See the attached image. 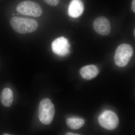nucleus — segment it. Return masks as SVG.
I'll return each mask as SVG.
<instances>
[{"label":"nucleus","mask_w":135,"mask_h":135,"mask_svg":"<svg viewBox=\"0 0 135 135\" xmlns=\"http://www.w3.org/2000/svg\"><path fill=\"white\" fill-rule=\"evenodd\" d=\"M48 5L55 7L59 3L60 0H44Z\"/></svg>","instance_id":"nucleus-12"},{"label":"nucleus","mask_w":135,"mask_h":135,"mask_svg":"<svg viewBox=\"0 0 135 135\" xmlns=\"http://www.w3.org/2000/svg\"><path fill=\"white\" fill-rule=\"evenodd\" d=\"M98 120L102 127L108 130L115 129L119 123V118L116 114L110 110L103 112L99 116Z\"/></svg>","instance_id":"nucleus-5"},{"label":"nucleus","mask_w":135,"mask_h":135,"mask_svg":"<svg viewBox=\"0 0 135 135\" xmlns=\"http://www.w3.org/2000/svg\"><path fill=\"white\" fill-rule=\"evenodd\" d=\"M134 53L133 47L128 44L119 45L115 51L114 60L116 65L120 67L127 65Z\"/></svg>","instance_id":"nucleus-3"},{"label":"nucleus","mask_w":135,"mask_h":135,"mask_svg":"<svg viewBox=\"0 0 135 135\" xmlns=\"http://www.w3.org/2000/svg\"><path fill=\"white\" fill-rule=\"evenodd\" d=\"M135 30L134 31V35H135Z\"/></svg>","instance_id":"nucleus-15"},{"label":"nucleus","mask_w":135,"mask_h":135,"mask_svg":"<svg viewBox=\"0 0 135 135\" xmlns=\"http://www.w3.org/2000/svg\"><path fill=\"white\" fill-rule=\"evenodd\" d=\"M16 10L21 15L34 17H40L42 13L41 6L38 3L30 1L20 2L17 6Z\"/></svg>","instance_id":"nucleus-4"},{"label":"nucleus","mask_w":135,"mask_h":135,"mask_svg":"<svg viewBox=\"0 0 135 135\" xmlns=\"http://www.w3.org/2000/svg\"><path fill=\"white\" fill-rule=\"evenodd\" d=\"M11 26L15 31L20 34L31 33L38 27V22L35 20L17 16L10 20Z\"/></svg>","instance_id":"nucleus-1"},{"label":"nucleus","mask_w":135,"mask_h":135,"mask_svg":"<svg viewBox=\"0 0 135 135\" xmlns=\"http://www.w3.org/2000/svg\"><path fill=\"white\" fill-rule=\"evenodd\" d=\"M93 27L98 33L103 36H106L110 33V24L108 19L105 17H99L95 20Z\"/></svg>","instance_id":"nucleus-7"},{"label":"nucleus","mask_w":135,"mask_h":135,"mask_svg":"<svg viewBox=\"0 0 135 135\" xmlns=\"http://www.w3.org/2000/svg\"><path fill=\"white\" fill-rule=\"evenodd\" d=\"M99 71L95 65H89L82 67L80 70L81 77L86 80H90L95 78L98 75Z\"/></svg>","instance_id":"nucleus-9"},{"label":"nucleus","mask_w":135,"mask_h":135,"mask_svg":"<svg viewBox=\"0 0 135 135\" xmlns=\"http://www.w3.org/2000/svg\"><path fill=\"white\" fill-rule=\"evenodd\" d=\"M70 45L68 40L64 37L55 39L51 44L53 53L61 57H65L70 53Z\"/></svg>","instance_id":"nucleus-6"},{"label":"nucleus","mask_w":135,"mask_h":135,"mask_svg":"<svg viewBox=\"0 0 135 135\" xmlns=\"http://www.w3.org/2000/svg\"><path fill=\"white\" fill-rule=\"evenodd\" d=\"M66 123L70 128L76 130L82 127L85 123V121L81 118H70L66 119Z\"/></svg>","instance_id":"nucleus-11"},{"label":"nucleus","mask_w":135,"mask_h":135,"mask_svg":"<svg viewBox=\"0 0 135 135\" xmlns=\"http://www.w3.org/2000/svg\"><path fill=\"white\" fill-rule=\"evenodd\" d=\"M55 113L54 104L50 99L44 98L40 102L38 107V118L45 125H49L53 121Z\"/></svg>","instance_id":"nucleus-2"},{"label":"nucleus","mask_w":135,"mask_h":135,"mask_svg":"<svg viewBox=\"0 0 135 135\" xmlns=\"http://www.w3.org/2000/svg\"><path fill=\"white\" fill-rule=\"evenodd\" d=\"M0 99L3 106L5 107L11 106L13 101V94L12 90L8 88L3 89L0 96Z\"/></svg>","instance_id":"nucleus-10"},{"label":"nucleus","mask_w":135,"mask_h":135,"mask_svg":"<svg viewBox=\"0 0 135 135\" xmlns=\"http://www.w3.org/2000/svg\"><path fill=\"white\" fill-rule=\"evenodd\" d=\"M135 0H133L132 2V9L133 11L135 12Z\"/></svg>","instance_id":"nucleus-13"},{"label":"nucleus","mask_w":135,"mask_h":135,"mask_svg":"<svg viewBox=\"0 0 135 135\" xmlns=\"http://www.w3.org/2000/svg\"><path fill=\"white\" fill-rule=\"evenodd\" d=\"M66 135H79V134H74V133H67L66 134Z\"/></svg>","instance_id":"nucleus-14"},{"label":"nucleus","mask_w":135,"mask_h":135,"mask_svg":"<svg viewBox=\"0 0 135 135\" xmlns=\"http://www.w3.org/2000/svg\"><path fill=\"white\" fill-rule=\"evenodd\" d=\"M84 11V5L81 0H72L68 9L69 16L74 18L80 16Z\"/></svg>","instance_id":"nucleus-8"}]
</instances>
